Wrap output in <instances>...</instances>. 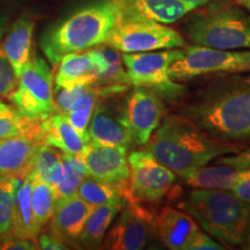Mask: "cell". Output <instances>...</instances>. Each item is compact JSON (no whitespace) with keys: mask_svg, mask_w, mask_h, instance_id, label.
I'll list each match as a JSON object with an SVG mask.
<instances>
[{"mask_svg":"<svg viewBox=\"0 0 250 250\" xmlns=\"http://www.w3.org/2000/svg\"><path fill=\"white\" fill-rule=\"evenodd\" d=\"M88 86H79L73 87V88H59L56 89L55 95V103L57 110L62 112V114H67L73 107L77 100L80 98L81 94L85 92V89Z\"/></svg>","mask_w":250,"mask_h":250,"instance_id":"33","label":"cell"},{"mask_svg":"<svg viewBox=\"0 0 250 250\" xmlns=\"http://www.w3.org/2000/svg\"><path fill=\"white\" fill-rule=\"evenodd\" d=\"M132 140L146 145L160 125L166 114V105L161 96L145 87H136L125 103Z\"/></svg>","mask_w":250,"mask_h":250,"instance_id":"14","label":"cell"},{"mask_svg":"<svg viewBox=\"0 0 250 250\" xmlns=\"http://www.w3.org/2000/svg\"><path fill=\"white\" fill-rule=\"evenodd\" d=\"M225 247L218 243L215 240L203 233L201 229L197 230L190 242L188 243L186 250H221Z\"/></svg>","mask_w":250,"mask_h":250,"instance_id":"35","label":"cell"},{"mask_svg":"<svg viewBox=\"0 0 250 250\" xmlns=\"http://www.w3.org/2000/svg\"><path fill=\"white\" fill-rule=\"evenodd\" d=\"M19 78L11 62L0 49V98H8L17 88Z\"/></svg>","mask_w":250,"mask_h":250,"instance_id":"32","label":"cell"},{"mask_svg":"<svg viewBox=\"0 0 250 250\" xmlns=\"http://www.w3.org/2000/svg\"><path fill=\"white\" fill-rule=\"evenodd\" d=\"M39 248L44 250H62L67 249L68 247L56 234L43 233L39 236Z\"/></svg>","mask_w":250,"mask_h":250,"instance_id":"37","label":"cell"},{"mask_svg":"<svg viewBox=\"0 0 250 250\" xmlns=\"http://www.w3.org/2000/svg\"><path fill=\"white\" fill-rule=\"evenodd\" d=\"M20 176L0 177V239L11 236L15 188Z\"/></svg>","mask_w":250,"mask_h":250,"instance_id":"31","label":"cell"},{"mask_svg":"<svg viewBox=\"0 0 250 250\" xmlns=\"http://www.w3.org/2000/svg\"><path fill=\"white\" fill-rule=\"evenodd\" d=\"M250 71V51L219 50L202 45L184 46L182 54L170 66L175 81L190 80L214 73H235Z\"/></svg>","mask_w":250,"mask_h":250,"instance_id":"9","label":"cell"},{"mask_svg":"<svg viewBox=\"0 0 250 250\" xmlns=\"http://www.w3.org/2000/svg\"><path fill=\"white\" fill-rule=\"evenodd\" d=\"M42 121L28 120L18 110L0 100V139L13 138L22 133L39 130Z\"/></svg>","mask_w":250,"mask_h":250,"instance_id":"30","label":"cell"},{"mask_svg":"<svg viewBox=\"0 0 250 250\" xmlns=\"http://www.w3.org/2000/svg\"><path fill=\"white\" fill-rule=\"evenodd\" d=\"M243 1H250V0H239V2H240V4H242Z\"/></svg>","mask_w":250,"mask_h":250,"instance_id":"43","label":"cell"},{"mask_svg":"<svg viewBox=\"0 0 250 250\" xmlns=\"http://www.w3.org/2000/svg\"><path fill=\"white\" fill-rule=\"evenodd\" d=\"M6 250H33L36 249L35 245L31 240L20 239V237L9 236L2 240L1 248Z\"/></svg>","mask_w":250,"mask_h":250,"instance_id":"38","label":"cell"},{"mask_svg":"<svg viewBox=\"0 0 250 250\" xmlns=\"http://www.w3.org/2000/svg\"><path fill=\"white\" fill-rule=\"evenodd\" d=\"M88 176L115 186L125 201H130V168L127 148L87 144L80 154Z\"/></svg>","mask_w":250,"mask_h":250,"instance_id":"12","label":"cell"},{"mask_svg":"<svg viewBox=\"0 0 250 250\" xmlns=\"http://www.w3.org/2000/svg\"><path fill=\"white\" fill-rule=\"evenodd\" d=\"M182 54V49L123 54L127 83L134 87L154 90L166 99H180L187 93V86L171 79L170 66Z\"/></svg>","mask_w":250,"mask_h":250,"instance_id":"6","label":"cell"},{"mask_svg":"<svg viewBox=\"0 0 250 250\" xmlns=\"http://www.w3.org/2000/svg\"><path fill=\"white\" fill-rule=\"evenodd\" d=\"M42 142L65 154L80 155L88 142L81 137L62 112L56 110L41 123Z\"/></svg>","mask_w":250,"mask_h":250,"instance_id":"21","label":"cell"},{"mask_svg":"<svg viewBox=\"0 0 250 250\" xmlns=\"http://www.w3.org/2000/svg\"><path fill=\"white\" fill-rule=\"evenodd\" d=\"M234 195L250 204V168L241 169L237 175L235 186L230 190Z\"/></svg>","mask_w":250,"mask_h":250,"instance_id":"36","label":"cell"},{"mask_svg":"<svg viewBox=\"0 0 250 250\" xmlns=\"http://www.w3.org/2000/svg\"><path fill=\"white\" fill-rule=\"evenodd\" d=\"M181 206L208 235L223 245L239 246L246 241L250 226V204L230 190H192Z\"/></svg>","mask_w":250,"mask_h":250,"instance_id":"4","label":"cell"},{"mask_svg":"<svg viewBox=\"0 0 250 250\" xmlns=\"http://www.w3.org/2000/svg\"><path fill=\"white\" fill-rule=\"evenodd\" d=\"M14 108L28 120L43 121L57 110L54 95V78L48 62L34 54L21 71L18 86L9 94Z\"/></svg>","mask_w":250,"mask_h":250,"instance_id":"7","label":"cell"},{"mask_svg":"<svg viewBox=\"0 0 250 250\" xmlns=\"http://www.w3.org/2000/svg\"><path fill=\"white\" fill-rule=\"evenodd\" d=\"M242 5H245L247 8H248V11L250 12V1H243Z\"/></svg>","mask_w":250,"mask_h":250,"instance_id":"42","label":"cell"},{"mask_svg":"<svg viewBox=\"0 0 250 250\" xmlns=\"http://www.w3.org/2000/svg\"><path fill=\"white\" fill-rule=\"evenodd\" d=\"M31 190H33V181L24 176L19 177L14 192L13 210H12L11 236L34 241L39 236L40 232L36 229L34 223Z\"/></svg>","mask_w":250,"mask_h":250,"instance_id":"22","label":"cell"},{"mask_svg":"<svg viewBox=\"0 0 250 250\" xmlns=\"http://www.w3.org/2000/svg\"><path fill=\"white\" fill-rule=\"evenodd\" d=\"M177 114L212 138L240 148L250 145V74L208 81L184 96Z\"/></svg>","mask_w":250,"mask_h":250,"instance_id":"1","label":"cell"},{"mask_svg":"<svg viewBox=\"0 0 250 250\" xmlns=\"http://www.w3.org/2000/svg\"><path fill=\"white\" fill-rule=\"evenodd\" d=\"M98 90L94 89L92 86H88L85 92L77 100L71 110L65 114L70 124L78 131L81 137H83L88 142V125L92 118V115L98 104Z\"/></svg>","mask_w":250,"mask_h":250,"instance_id":"28","label":"cell"},{"mask_svg":"<svg viewBox=\"0 0 250 250\" xmlns=\"http://www.w3.org/2000/svg\"><path fill=\"white\" fill-rule=\"evenodd\" d=\"M35 20L30 14L24 13L9 26L0 49L11 62L19 78L21 71L33 57V39Z\"/></svg>","mask_w":250,"mask_h":250,"instance_id":"18","label":"cell"},{"mask_svg":"<svg viewBox=\"0 0 250 250\" xmlns=\"http://www.w3.org/2000/svg\"><path fill=\"white\" fill-rule=\"evenodd\" d=\"M0 248H1V242H0Z\"/></svg>","mask_w":250,"mask_h":250,"instance_id":"45","label":"cell"},{"mask_svg":"<svg viewBox=\"0 0 250 250\" xmlns=\"http://www.w3.org/2000/svg\"><path fill=\"white\" fill-rule=\"evenodd\" d=\"M214 164L228 165L232 167L239 168V169H249L250 168V147L241 149L234 154H227L219 156L214 160Z\"/></svg>","mask_w":250,"mask_h":250,"instance_id":"34","label":"cell"},{"mask_svg":"<svg viewBox=\"0 0 250 250\" xmlns=\"http://www.w3.org/2000/svg\"><path fill=\"white\" fill-rule=\"evenodd\" d=\"M118 214L120 217L105 239L104 248L112 250L143 249L148 243L156 228L152 214L134 199L126 201Z\"/></svg>","mask_w":250,"mask_h":250,"instance_id":"11","label":"cell"},{"mask_svg":"<svg viewBox=\"0 0 250 250\" xmlns=\"http://www.w3.org/2000/svg\"><path fill=\"white\" fill-rule=\"evenodd\" d=\"M186 33L195 45L219 50L250 49V15L232 5H211L193 13Z\"/></svg>","mask_w":250,"mask_h":250,"instance_id":"5","label":"cell"},{"mask_svg":"<svg viewBox=\"0 0 250 250\" xmlns=\"http://www.w3.org/2000/svg\"><path fill=\"white\" fill-rule=\"evenodd\" d=\"M41 143V127L13 138L0 139V177L24 176L31 156Z\"/></svg>","mask_w":250,"mask_h":250,"instance_id":"16","label":"cell"},{"mask_svg":"<svg viewBox=\"0 0 250 250\" xmlns=\"http://www.w3.org/2000/svg\"><path fill=\"white\" fill-rule=\"evenodd\" d=\"M56 206V193L50 184L41 181H33L31 190V208L36 229L41 230L54 214Z\"/></svg>","mask_w":250,"mask_h":250,"instance_id":"27","label":"cell"},{"mask_svg":"<svg viewBox=\"0 0 250 250\" xmlns=\"http://www.w3.org/2000/svg\"><path fill=\"white\" fill-rule=\"evenodd\" d=\"M120 19L121 9L115 0H96L50 27L41 36L40 48L57 66L64 56L104 44Z\"/></svg>","mask_w":250,"mask_h":250,"instance_id":"3","label":"cell"},{"mask_svg":"<svg viewBox=\"0 0 250 250\" xmlns=\"http://www.w3.org/2000/svg\"><path fill=\"white\" fill-rule=\"evenodd\" d=\"M127 162L131 199L137 202H159L176 181V174L160 164L146 148L130 153Z\"/></svg>","mask_w":250,"mask_h":250,"instance_id":"10","label":"cell"},{"mask_svg":"<svg viewBox=\"0 0 250 250\" xmlns=\"http://www.w3.org/2000/svg\"><path fill=\"white\" fill-rule=\"evenodd\" d=\"M61 159L62 173L61 181L54 188L56 201L76 193L81 182L88 176L86 166L80 155H71L62 153Z\"/></svg>","mask_w":250,"mask_h":250,"instance_id":"26","label":"cell"},{"mask_svg":"<svg viewBox=\"0 0 250 250\" xmlns=\"http://www.w3.org/2000/svg\"><path fill=\"white\" fill-rule=\"evenodd\" d=\"M125 203L126 201L123 199L110 204L94 206L78 240L87 247L99 246L103 241L105 233L123 208Z\"/></svg>","mask_w":250,"mask_h":250,"instance_id":"24","label":"cell"},{"mask_svg":"<svg viewBox=\"0 0 250 250\" xmlns=\"http://www.w3.org/2000/svg\"><path fill=\"white\" fill-rule=\"evenodd\" d=\"M247 249H250V226H249V230H248V235H247Z\"/></svg>","mask_w":250,"mask_h":250,"instance_id":"41","label":"cell"},{"mask_svg":"<svg viewBox=\"0 0 250 250\" xmlns=\"http://www.w3.org/2000/svg\"><path fill=\"white\" fill-rule=\"evenodd\" d=\"M241 169L228 165L215 164L203 166L198 169L181 177L188 186L195 189H224L232 190L235 186L237 175Z\"/></svg>","mask_w":250,"mask_h":250,"instance_id":"25","label":"cell"},{"mask_svg":"<svg viewBox=\"0 0 250 250\" xmlns=\"http://www.w3.org/2000/svg\"><path fill=\"white\" fill-rule=\"evenodd\" d=\"M76 193L92 206L110 204L124 199L116 187L90 176H87L81 182Z\"/></svg>","mask_w":250,"mask_h":250,"instance_id":"29","label":"cell"},{"mask_svg":"<svg viewBox=\"0 0 250 250\" xmlns=\"http://www.w3.org/2000/svg\"><path fill=\"white\" fill-rule=\"evenodd\" d=\"M155 223L161 241L171 250H186L188 243L199 230V225L191 215L170 206L162 208Z\"/></svg>","mask_w":250,"mask_h":250,"instance_id":"20","label":"cell"},{"mask_svg":"<svg viewBox=\"0 0 250 250\" xmlns=\"http://www.w3.org/2000/svg\"><path fill=\"white\" fill-rule=\"evenodd\" d=\"M122 18L146 19L162 24H170L195 11L179 0H115Z\"/></svg>","mask_w":250,"mask_h":250,"instance_id":"17","label":"cell"},{"mask_svg":"<svg viewBox=\"0 0 250 250\" xmlns=\"http://www.w3.org/2000/svg\"><path fill=\"white\" fill-rule=\"evenodd\" d=\"M146 149L180 177L215 160L241 151L235 145L212 138L179 114L166 115L146 143Z\"/></svg>","mask_w":250,"mask_h":250,"instance_id":"2","label":"cell"},{"mask_svg":"<svg viewBox=\"0 0 250 250\" xmlns=\"http://www.w3.org/2000/svg\"><path fill=\"white\" fill-rule=\"evenodd\" d=\"M87 134L92 145L129 148L133 140L125 104L115 100L96 104Z\"/></svg>","mask_w":250,"mask_h":250,"instance_id":"13","label":"cell"},{"mask_svg":"<svg viewBox=\"0 0 250 250\" xmlns=\"http://www.w3.org/2000/svg\"><path fill=\"white\" fill-rule=\"evenodd\" d=\"M0 1H8V0H0Z\"/></svg>","mask_w":250,"mask_h":250,"instance_id":"44","label":"cell"},{"mask_svg":"<svg viewBox=\"0 0 250 250\" xmlns=\"http://www.w3.org/2000/svg\"><path fill=\"white\" fill-rule=\"evenodd\" d=\"M104 44L122 54H133L184 48L186 42L180 33L167 24L146 19L121 17Z\"/></svg>","mask_w":250,"mask_h":250,"instance_id":"8","label":"cell"},{"mask_svg":"<svg viewBox=\"0 0 250 250\" xmlns=\"http://www.w3.org/2000/svg\"><path fill=\"white\" fill-rule=\"evenodd\" d=\"M93 208L77 193L57 199L54 214L50 219L51 232L62 241H76L79 239Z\"/></svg>","mask_w":250,"mask_h":250,"instance_id":"15","label":"cell"},{"mask_svg":"<svg viewBox=\"0 0 250 250\" xmlns=\"http://www.w3.org/2000/svg\"><path fill=\"white\" fill-rule=\"evenodd\" d=\"M61 158L62 154L56 151L55 147L41 143L31 156L24 177H28L31 181L45 182L55 188L62 179Z\"/></svg>","mask_w":250,"mask_h":250,"instance_id":"23","label":"cell"},{"mask_svg":"<svg viewBox=\"0 0 250 250\" xmlns=\"http://www.w3.org/2000/svg\"><path fill=\"white\" fill-rule=\"evenodd\" d=\"M11 12L4 7H0V41L5 36L6 31L9 28V22H11Z\"/></svg>","mask_w":250,"mask_h":250,"instance_id":"39","label":"cell"},{"mask_svg":"<svg viewBox=\"0 0 250 250\" xmlns=\"http://www.w3.org/2000/svg\"><path fill=\"white\" fill-rule=\"evenodd\" d=\"M179 1L183 2V4L186 5L191 6V7L196 9L198 7H202V6H205L206 4H208V2L212 1V0H179Z\"/></svg>","mask_w":250,"mask_h":250,"instance_id":"40","label":"cell"},{"mask_svg":"<svg viewBox=\"0 0 250 250\" xmlns=\"http://www.w3.org/2000/svg\"><path fill=\"white\" fill-rule=\"evenodd\" d=\"M99 81L92 49L87 52H73L64 56L57 64L55 88H73L79 86H93Z\"/></svg>","mask_w":250,"mask_h":250,"instance_id":"19","label":"cell"}]
</instances>
